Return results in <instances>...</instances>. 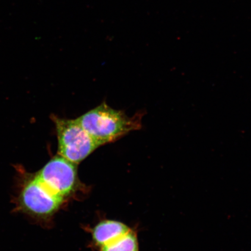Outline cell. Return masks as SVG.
<instances>
[{
	"label": "cell",
	"mask_w": 251,
	"mask_h": 251,
	"mask_svg": "<svg viewBox=\"0 0 251 251\" xmlns=\"http://www.w3.org/2000/svg\"><path fill=\"white\" fill-rule=\"evenodd\" d=\"M141 118L140 114L128 117L124 112L103 102L76 119L100 146L117 140L131 131L139 130Z\"/></svg>",
	"instance_id": "obj_1"
},
{
	"label": "cell",
	"mask_w": 251,
	"mask_h": 251,
	"mask_svg": "<svg viewBox=\"0 0 251 251\" xmlns=\"http://www.w3.org/2000/svg\"><path fill=\"white\" fill-rule=\"evenodd\" d=\"M58 141L59 155L75 164L86 159L100 147L77 119L52 117Z\"/></svg>",
	"instance_id": "obj_2"
},
{
	"label": "cell",
	"mask_w": 251,
	"mask_h": 251,
	"mask_svg": "<svg viewBox=\"0 0 251 251\" xmlns=\"http://www.w3.org/2000/svg\"><path fill=\"white\" fill-rule=\"evenodd\" d=\"M64 198L53 193L36 176L25 181L18 197L19 209L37 218H47L56 212Z\"/></svg>",
	"instance_id": "obj_3"
},
{
	"label": "cell",
	"mask_w": 251,
	"mask_h": 251,
	"mask_svg": "<svg viewBox=\"0 0 251 251\" xmlns=\"http://www.w3.org/2000/svg\"><path fill=\"white\" fill-rule=\"evenodd\" d=\"M76 165L59 155L50 160L36 176L53 193L64 198L76 187Z\"/></svg>",
	"instance_id": "obj_4"
},
{
	"label": "cell",
	"mask_w": 251,
	"mask_h": 251,
	"mask_svg": "<svg viewBox=\"0 0 251 251\" xmlns=\"http://www.w3.org/2000/svg\"><path fill=\"white\" fill-rule=\"evenodd\" d=\"M130 230L122 223L105 221L100 223L94 227L93 239L99 246H106L124 236Z\"/></svg>",
	"instance_id": "obj_5"
},
{
	"label": "cell",
	"mask_w": 251,
	"mask_h": 251,
	"mask_svg": "<svg viewBox=\"0 0 251 251\" xmlns=\"http://www.w3.org/2000/svg\"><path fill=\"white\" fill-rule=\"evenodd\" d=\"M101 251H139L136 235L130 230L114 242L102 247Z\"/></svg>",
	"instance_id": "obj_6"
}]
</instances>
